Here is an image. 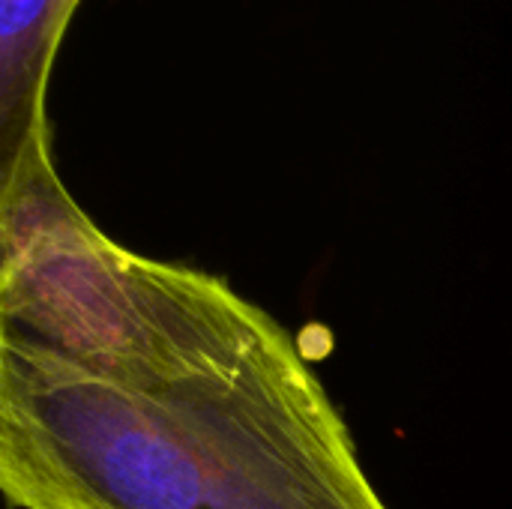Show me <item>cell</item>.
Segmentation results:
<instances>
[{
    "label": "cell",
    "instance_id": "obj_3",
    "mask_svg": "<svg viewBox=\"0 0 512 509\" xmlns=\"http://www.w3.org/2000/svg\"><path fill=\"white\" fill-rule=\"evenodd\" d=\"M78 0H0V159L48 123V81Z\"/></svg>",
    "mask_w": 512,
    "mask_h": 509
},
{
    "label": "cell",
    "instance_id": "obj_2",
    "mask_svg": "<svg viewBox=\"0 0 512 509\" xmlns=\"http://www.w3.org/2000/svg\"><path fill=\"white\" fill-rule=\"evenodd\" d=\"M282 330L222 276L111 240L63 186L51 126L0 159V333L156 384L225 369Z\"/></svg>",
    "mask_w": 512,
    "mask_h": 509
},
{
    "label": "cell",
    "instance_id": "obj_1",
    "mask_svg": "<svg viewBox=\"0 0 512 509\" xmlns=\"http://www.w3.org/2000/svg\"><path fill=\"white\" fill-rule=\"evenodd\" d=\"M0 492L12 509H390L288 330L156 384L0 333Z\"/></svg>",
    "mask_w": 512,
    "mask_h": 509
}]
</instances>
